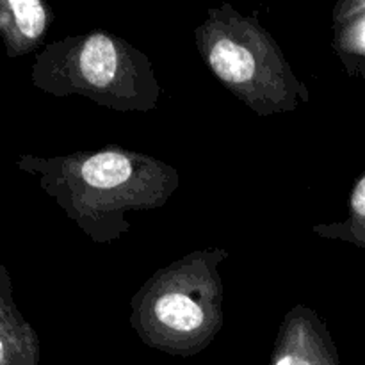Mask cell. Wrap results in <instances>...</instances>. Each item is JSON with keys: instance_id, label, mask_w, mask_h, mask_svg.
Here are the masks:
<instances>
[{"instance_id": "1", "label": "cell", "mask_w": 365, "mask_h": 365, "mask_svg": "<svg viewBox=\"0 0 365 365\" xmlns=\"http://www.w3.org/2000/svg\"><path fill=\"white\" fill-rule=\"evenodd\" d=\"M21 166L39 175L41 187L96 245L118 241L132 228L128 216L160 209L180 185L164 160L120 145L64 157H25Z\"/></svg>"}, {"instance_id": "2", "label": "cell", "mask_w": 365, "mask_h": 365, "mask_svg": "<svg viewBox=\"0 0 365 365\" xmlns=\"http://www.w3.org/2000/svg\"><path fill=\"white\" fill-rule=\"evenodd\" d=\"M225 248L196 250L157 269L130 299L128 323L143 344L171 356L209 348L225 324Z\"/></svg>"}, {"instance_id": "3", "label": "cell", "mask_w": 365, "mask_h": 365, "mask_svg": "<svg viewBox=\"0 0 365 365\" xmlns=\"http://www.w3.org/2000/svg\"><path fill=\"white\" fill-rule=\"evenodd\" d=\"M195 39L210 73L257 116L294 113L310 102L309 88L257 11L245 14L228 2L210 7Z\"/></svg>"}, {"instance_id": "4", "label": "cell", "mask_w": 365, "mask_h": 365, "mask_svg": "<svg viewBox=\"0 0 365 365\" xmlns=\"http://www.w3.org/2000/svg\"><path fill=\"white\" fill-rule=\"evenodd\" d=\"M32 81L56 96H84L116 113H150L160 84L152 61L130 41L89 31L50 43L38 56Z\"/></svg>"}, {"instance_id": "5", "label": "cell", "mask_w": 365, "mask_h": 365, "mask_svg": "<svg viewBox=\"0 0 365 365\" xmlns=\"http://www.w3.org/2000/svg\"><path fill=\"white\" fill-rule=\"evenodd\" d=\"M269 365H341L334 337L316 310L296 305L285 314Z\"/></svg>"}, {"instance_id": "6", "label": "cell", "mask_w": 365, "mask_h": 365, "mask_svg": "<svg viewBox=\"0 0 365 365\" xmlns=\"http://www.w3.org/2000/svg\"><path fill=\"white\" fill-rule=\"evenodd\" d=\"M331 48L349 77H365V0H342L334 7Z\"/></svg>"}, {"instance_id": "7", "label": "cell", "mask_w": 365, "mask_h": 365, "mask_svg": "<svg viewBox=\"0 0 365 365\" xmlns=\"http://www.w3.org/2000/svg\"><path fill=\"white\" fill-rule=\"evenodd\" d=\"M53 13L41 0H7L0 4V25L11 53L29 52L41 45Z\"/></svg>"}, {"instance_id": "8", "label": "cell", "mask_w": 365, "mask_h": 365, "mask_svg": "<svg viewBox=\"0 0 365 365\" xmlns=\"http://www.w3.org/2000/svg\"><path fill=\"white\" fill-rule=\"evenodd\" d=\"M312 234L330 241L348 242L365 248V173L353 184L348 202V216L342 221L314 225Z\"/></svg>"}]
</instances>
